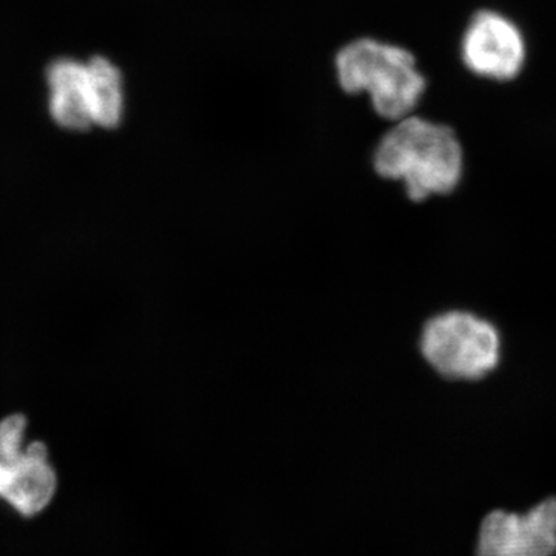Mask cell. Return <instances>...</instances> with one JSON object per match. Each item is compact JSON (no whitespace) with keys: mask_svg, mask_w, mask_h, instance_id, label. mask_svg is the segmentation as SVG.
I'll list each match as a JSON object with an SVG mask.
<instances>
[{"mask_svg":"<svg viewBox=\"0 0 556 556\" xmlns=\"http://www.w3.org/2000/svg\"><path fill=\"white\" fill-rule=\"evenodd\" d=\"M463 163L455 131L416 116L399 121L380 139L375 153L376 172L404 182L413 201L453 192L459 185Z\"/></svg>","mask_w":556,"mask_h":556,"instance_id":"obj_1","label":"cell"},{"mask_svg":"<svg viewBox=\"0 0 556 556\" xmlns=\"http://www.w3.org/2000/svg\"><path fill=\"white\" fill-rule=\"evenodd\" d=\"M340 87L346 93H368L382 118H407L426 90V79L409 51L375 39L348 43L336 58Z\"/></svg>","mask_w":556,"mask_h":556,"instance_id":"obj_2","label":"cell"},{"mask_svg":"<svg viewBox=\"0 0 556 556\" xmlns=\"http://www.w3.org/2000/svg\"><path fill=\"white\" fill-rule=\"evenodd\" d=\"M420 351L442 378L479 380L500 364L501 338L484 318L467 311H448L427 321Z\"/></svg>","mask_w":556,"mask_h":556,"instance_id":"obj_3","label":"cell"},{"mask_svg":"<svg viewBox=\"0 0 556 556\" xmlns=\"http://www.w3.org/2000/svg\"><path fill=\"white\" fill-rule=\"evenodd\" d=\"M556 497H548L526 515L495 510L479 532L478 556H554Z\"/></svg>","mask_w":556,"mask_h":556,"instance_id":"obj_4","label":"cell"},{"mask_svg":"<svg viewBox=\"0 0 556 556\" xmlns=\"http://www.w3.org/2000/svg\"><path fill=\"white\" fill-rule=\"evenodd\" d=\"M463 58L467 67L479 76L514 79L525 64V39L506 17L493 11H481L464 36Z\"/></svg>","mask_w":556,"mask_h":556,"instance_id":"obj_5","label":"cell"},{"mask_svg":"<svg viewBox=\"0 0 556 556\" xmlns=\"http://www.w3.org/2000/svg\"><path fill=\"white\" fill-rule=\"evenodd\" d=\"M56 489L49 450L40 442H31L16 463L5 464L0 497L22 517H35L50 506Z\"/></svg>","mask_w":556,"mask_h":556,"instance_id":"obj_6","label":"cell"},{"mask_svg":"<svg viewBox=\"0 0 556 556\" xmlns=\"http://www.w3.org/2000/svg\"><path fill=\"white\" fill-rule=\"evenodd\" d=\"M49 84L51 116L61 127L68 130H87L94 126L87 62H53L49 70Z\"/></svg>","mask_w":556,"mask_h":556,"instance_id":"obj_7","label":"cell"},{"mask_svg":"<svg viewBox=\"0 0 556 556\" xmlns=\"http://www.w3.org/2000/svg\"><path fill=\"white\" fill-rule=\"evenodd\" d=\"M89 68L91 115L94 126L113 129L124 113V84L119 68L105 58L87 62Z\"/></svg>","mask_w":556,"mask_h":556,"instance_id":"obj_8","label":"cell"},{"mask_svg":"<svg viewBox=\"0 0 556 556\" xmlns=\"http://www.w3.org/2000/svg\"><path fill=\"white\" fill-rule=\"evenodd\" d=\"M27 419L22 415H11L0 420V463L13 464L24 456L27 442Z\"/></svg>","mask_w":556,"mask_h":556,"instance_id":"obj_9","label":"cell"},{"mask_svg":"<svg viewBox=\"0 0 556 556\" xmlns=\"http://www.w3.org/2000/svg\"><path fill=\"white\" fill-rule=\"evenodd\" d=\"M3 473H5V464L0 463V493H2Z\"/></svg>","mask_w":556,"mask_h":556,"instance_id":"obj_10","label":"cell"}]
</instances>
